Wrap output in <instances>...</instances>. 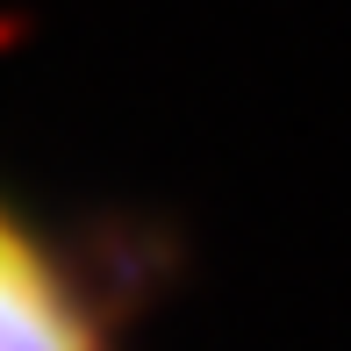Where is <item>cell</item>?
Wrapping results in <instances>:
<instances>
[{
  "label": "cell",
  "mask_w": 351,
  "mask_h": 351,
  "mask_svg": "<svg viewBox=\"0 0 351 351\" xmlns=\"http://www.w3.org/2000/svg\"><path fill=\"white\" fill-rule=\"evenodd\" d=\"M0 351H115L86 258L0 194Z\"/></svg>",
  "instance_id": "obj_1"
}]
</instances>
